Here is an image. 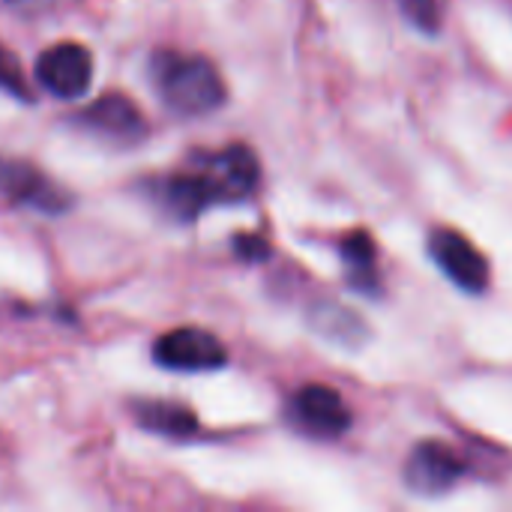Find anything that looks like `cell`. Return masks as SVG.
I'll return each mask as SVG.
<instances>
[{
  "mask_svg": "<svg viewBox=\"0 0 512 512\" xmlns=\"http://www.w3.org/2000/svg\"><path fill=\"white\" fill-rule=\"evenodd\" d=\"M261 183V162L252 147L228 144L216 153H201L186 171L171 174L156 186V198L168 216L195 222L216 204H240L255 195Z\"/></svg>",
  "mask_w": 512,
  "mask_h": 512,
  "instance_id": "cell-1",
  "label": "cell"
},
{
  "mask_svg": "<svg viewBox=\"0 0 512 512\" xmlns=\"http://www.w3.org/2000/svg\"><path fill=\"white\" fill-rule=\"evenodd\" d=\"M150 81L168 111L180 117H204L225 105V81L201 54L156 51L150 57Z\"/></svg>",
  "mask_w": 512,
  "mask_h": 512,
  "instance_id": "cell-2",
  "label": "cell"
},
{
  "mask_svg": "<svg viewBox=\"0 0 512 512\" xmlns=\"http://www.w3.org/2000/svg\"><path fill=\"white\" fill-rule=\"evenodd\" d=\"M429 258L459 291L474 294V297L489 291V282H492L489 261L462 231L438 225L429 234Z\"/></svg>",
  "mask_w": 512,
  "mask_h": 512,
  "instance_id": "cell-3",
  "label": "cell"
},
{
  "mask_svg": "<svg viewBox=\"0 0 512 512\" xmlns=\"http://www.w3.org/2000/svg\"><path fill=\"white\" fill-rule=\"evenodd\" d=\"M288 420L309 438L336 441L351 429V408L327 384H306L288 399Z\"/></svg>",
  "mask_w": 512,
  "mask_h": 512,
  "instance_id": "cell-4",
  "label": "cell"
},
{
  "mask_svg": "<svg viewBox=\"0 0 512 512\" xmlns=\"http://www.w3.org/2000/svg\"><path fill=\"white\" fill-rule=\"evenodd\" d=\"M75 126L90 132L93 138L111 144V147H135L147 138V120L138 111V105L123 96V93H108L99 96L93 105H87L78 117Z\"/></svg>",
  "mask_w": 512,
  "mask_h": 512,
  "instance_id": "cell-5",
  "label": "cell"
},
{
  "mask_svg": "<svg viewBox=\"0 0 512 512\" xmlns=\"http://www.w3.org/2000/svg\"><path fill=\"white\" fill-rule=\"evenodd\" d=\"M468 474V462L444 441H420L405 462V486L420 498L447 495Z\"/></svg>",
  "mask_w": 512,
  "mask_h": 512,
  "instance_id": "cell-6",
  "label": "cell"
},
{
  "mask_svg": "<svg viewBox=\"0 0 512 512\" xmlns=\"http://www.w3.org/2000/svg\"><path fill=\"white\" fill-rule=\"evenodd\" d=\"M153 360L171 372H216L228 363V351L207 330L177 327L156 339Z\"/></svg>",
  "mask_w": 512,
  "mask_h": 512,
  "instance_id": "cell-7",
  "label": "cell"
},
{
  "mask_svg": "<svg viewBox=\"0 0 512 512\" xmlns=\"http://www.w3.org/2000/svg\"><path fill=\"white\" fill-rule=\"evenodd\" d=\"M36 81L57 99H78L90 90L93 57L78 42H57L39 54Z\"/></svg>",
  "mask_w": 512,
  "mask_h": 512,
  "instance_id": "cell-8",
  "label": "cell"
},
{
  "mask_svg": "<svg viewBox=\"0 0 512 512\" xmlns=\"http://www.w3.org/2000/svg\"><path fill=\"white\" fill-rule=\"evenodd\" d=\"M0 195L39 213H63L69 195L39 168L21 159H0Z\"/></svg>",
  "mask_w": 512,
  "mask_h": 512,
  "instance_id": "cell-9",
  "label": "cell"
},
{
  "mask_svg": "<svg viewBox=\"0 0 512 512\" xmlns=\"http://www.w3.org/2000/svg\"><path fill=\"white\" fill-rule=\"evenodd\" d=\"M342 264H345V279L354 291L366 297L381 294V273H378V246L369 231H351L345 234L339 246Z\"/></svg>",
  "mask_w": 512,
  "mask_h": 512,
  "instance_id": "cell-10",
  "label": "cell"
},
{
  "mask_svg": "<svg viewBox=\"0 0 512 512\" xmlns=\"http://www.w3.org/2000/svg\"><path fill=\"white\" fill-rule=\"evenodd\" d=\"M135 420L156 435L165 438H189L198 432V420L189 408L174 405V402H138L135 405Z\"/></svg>",
  "mask_w": 512,
  "mask_h": 512,
  "instance_id": "cell-11",
  "label": "cell"
},
{
  "mask_svg": "<svg viewBox=\"0 0 512 512\" xmlns=\"http://www.w3.org/2000/svg\"><path fill=\"white\" fill-rule=\"evenodd\" d=\"M312 327L333 339V342H342V345H354L360 339H366V330L360 324V318L345 309V306H336V303H318L315 312H312Z\"/></svg>",
  "mask_w": 512,
  "mask_h": 512,
  "instance_id": "cell-12",
  "label": "cell"
},
{
  "mask_svg": "<svg viewBox=\"0 0 512 512\" xmlns=\"http://www.w3.org/2000/svg\"><path fill=\"white\" fill-rule=\"evenodd\" d=\"M408 24L426 36H438L444 27V0H399Z\"/></svg>",
  "mask_w": 512,
  "mask_h": 512,
  "instance_id": "cell-13",
  "label": "cell"
},
{
  "mask_svg": "<svg viewBox=\"0 0 512 512\" xmlns=\"http://www.w3.org/2000/svg\"><path fill=\"white\" fill-rule=\"evenodd\" d=\"M0 90L15 96V99L33 102V90H30V81L24 75V66L18 63V57L6 45H0Z\"/></svg>",
  "mask_w": 512,
  "mask_h": 512,
  "instance_id": "cell-14",
  "label": "cell"
},
{
  "mask_svg": "<svg viewBox=\"0 0 512 512\" xmlns=\"http://www.w3.org/2000/svg\"><path fill=\"white\" fill-rule=\"evenodd\" d=\"M234 255L249 261V264H258V261H267L270 258V243L258 234H240L234 237Z\"/></svg>",
  "mask_w": 512,
  "mask_h": 512,
  "instance_id": "cell-15",
  "label": "cell"
},
{
  "mask_svg": "<svg viewBox=\"0 0 512 512\" xmlns=\"http://www.w3.org/2000/svg\"><path fill=\"white\" fill-rule=\"evenodd\" d=\"M9 6H15V9H45V6H51L54 0H6Z\"/></svg>",
  "mask_w": 512,
  "mask_h": 512,
  "instance_id": "cell-16",
  "label": "cell"
}]
</instances>
